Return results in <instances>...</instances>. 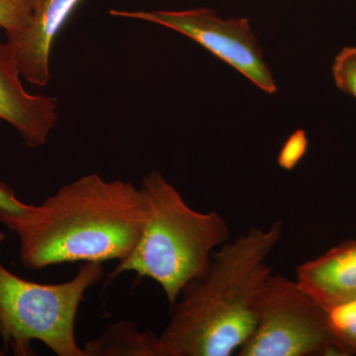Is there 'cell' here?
Masks as SVG:
<instances>
[{
  "instance_id": "obj_1",
  "label": "cell",
  "mask_w": 356,
  "mask_h": 356,
  "mask_svg": "<svg viewBox=\"0 0 356 356\" xmlns=\"http://www.w3.org/2000/svg\"><path fill=\"white\" fill-rule=\"evenodd\" d=\"M282 232L281 221L252 226L215 250L206 275L191 281L170 309L161 356L236 355L254 331L255 299L273 273L267 259Z\"/></svg>"
},
{
  "instance_id": "obj_2",
  "label": "cell",
  "mask_w": 356,
  "mask_h": 356,
  "mask_svg": "<svg viewBox=\"0 0 356 356\" xmlns=\"http://www.w3.org/2000/svg\"><path fill=\"white\" fill-rule=\"evenodd\" d=\"M147 219L140 188L96 173L65 184L11 227L26 268L69 262L122 261L139 241Z\"/></svg>"
},
{
  "instance_id": "obj_3",
  "label": "cell",
  "mask_w": 356,
  "mask_h": 356,
  "mask_svg": "<svg viewBox=\"0 0 356 356\" xmlns=\"http://www.w3.org/2000/svg\"><path fill=\"white\" fill-rule=\"evenodd\" d=\"M147 208V219L132 252L109 274L122 273L156 281L168 306L177 303L184 288L209 270L213 254L229 241L228 222L216 211L191 208L179 191L161 172H149L139 187Z\"/></svg>"
},
{
  "instance_id": "obj_4",
  "label": "cell",
  "mask_w": 356,
  "mask_h": 356,
  "mask_svg": "<svg viewBox=\"0 0 356 356\" xmlns=\"http://www.w3.org/2000/svg\"><path fill=\"white\" fill-rule=\"evenodd\" d=\"M100 262H84L72 280L41 284L18 277L0 262V336L14 355H33L39 341L58 356H88L77 343L74 323L89 287L102 280Z\"/></svg>"
},
{
  "instance_id": "obj_5",
  "label": "cell",
  "mask_w": 356,
  "mask_h": 356,
  "mask_svg": "<svg viewBox=\"0 0 356 356\" xmlns=\"http://www.w3.org/2000/svg\"><path fill=\"white\" fill-rule=\"evenodd\" d=\"M255 323L238 356H343L327 312L298 284L271 273L255 299Z\"/></svg>"
},
{
  "instance_id": "obj_6",
  "label": "cell",
  "mask_w": 356,
  "mask_h": 356,
  "mask_svg": "<svg viewBox=\"0 0 356 356\" xmlns=\"http://www.w3.org/2000/svg\"><path fill=\"white\" fill-rule=\"evenodd\" d=\"M116 17L153 23L184 35L202 46L264 92L277 91L273 72L247 18H222L214 9L186 10H122L111 9Z\"/></svg>"
},
{
  "instance_id": "obj_7",
  "label": "cell",
  "mask_w": 356,
  "mask_h": 356,
  "mask_svg": "<svg viewBox=\"0 0 356 356\" xmlns=\"http://www.w3.org/2000/svg\"><path fill=\"white\" fill-rule=\"evenodd\" d=\"M13 44L0 38V119L32 149L44 146L58 123L57 99L32 95L22 83Z\"/></svg>"
},
{
  "instance_id": "obj_8",
  "label": "cell",
  "mask_w": 356,
  "mask_h": 356,
  "mask_svg": "<svg viewBox=\"0 0 356 356\" xmlns=\"http://www.w3.org/2000/svg\"><path fill=\"white\" fill-rule=\"evenodd\" d=\"M81 0H42L33 9L31 23L24 31L7 37L16 51L23 79L36 86L50 81L51 47L58 32Z\"/></svg>"
},
{
  "instance_id": "obj_9",
  "label": "cell",
  "mask_w": 356,
  "mask_h": 356,
  "mask_svg": "<svg viewBox=\"0 0 356 356\" xmlns=\"http://www.w3.org/2000/svg\"><path fill=\"white\" fill-rule=\"evenodd\" d=\"M296 281L325 311L356 299V238L300 264Z\"/></svg>"
},
{
  "instance_id": "obj_10",
  "label": "cell",
  "mask_w": 356,
  "mask_h": 356,
  "mask_svg": "<svg viewBox=\"0 0 356 356\" xmlns=\"http://www.w3.org/2000/svg\"><path fill=\"white\" fill-rule=\"evenodd\" d=\"M88 356H161L159 336L139 331L136 321H121L83 346Z\"/></svg>"
},
{
  "instance_id": "obj_11",
  "label": "cell",
  "mask_w": 356,
  "mask_h": 356,
  "mask_svg": "<svg viewBox=\"0 0 356 356\" xmlns=\"http://www.w3.org/2000/svg\"><path fill=\"white\" fill-rule=\"evenodd\" d=\"M330 325L343 356L356 355V299L327 310Z\"/></svg>"
},
{
  "instance_id": "obj_12",
  "label": "cell",
  "mask_w": 356,
  "mask_h": 356,
  "mask_svg": "<svg viewBox=\"0 0 356 356\" xmlns=\"http://www.w3.org/2000/svg\"><path fill=\"white\" fill-rule=\"evenodd\" d=\"M32 16L33 7L28 0H0V28L6 37L24 31Z\"/></svg>"
},
{
  "instance_id": "obj_13",
  "label": "cell",
  "mask_w": 356,
  "mask_h": 356,
  "mask_svg": "<svg viewBox=\"0 0 356 356\" xmlns=\"http://www.w3.org/2000/svg\"><path fill=\"white\" fill-rule=\"evenodd\" d=\"M337 88L356 99V47H346L334 58L332 67Z\"/></svg>"
},
{
  "instance_id": "obj_14",
  "label": "cell",
  "mask_w": 356,
  "mask_h": 356,
  "mask_svg": "<svg viewBox=\"0 0 356 356\" xmlns=\"http://www.w3.org/2000/svg\"><path fill=\"white\" fill-rule=\"evenodd\" d=\"M309 139L306 131L298 129L292 133L281 147L277 163L282 170L291 172L308 152Z\"/></svg>"
},
{
  "instance_id": "obj_15",
  "label": "cell",
  "mask_w": 356,
  "mask_h": 356,
  "mask_svg": "<svg viewBox=\"0 0 356 356\" xmlns=\"http://www.w3.org/2000/svg\"><path fill=\"white\" fill-rule=\"evenodd\" d=\"M32 204L22 202L13 189L0 182V222L10 229L16 222L19 221L32 209Z\"/></svg>"
},
{
  "instance_id": "obj_16",
  "label": "cell",
  "mask_w": 356,
  "mask_h": 356,
  "mask_svg": "<svg viewBox=\"0 0 356 356\" xmlns=\"http://www.w3.org/2000/svg\"><path fill=\"white\" fill-rule=\"evenodd\" d=\"M41 1L42 0H28V2L31 4L33 9H34L37 6H39V4L41 3Z\"/></svg>"
},
{
  "instance_id": "obj_17",
  "label": "cell",
  "mask_w": 356,
  "mask_h": 356,
  "mask_svg": "<svg viewBox=\"0 0 356 356\" xmlns=\"http://www.w3.org/2000/svg\"><path fill=\"white\" fill-rule=\"evenodd\" d=\"M6 236L4 235L3 233H2L1 231H0V243L3 242L4 240H6Z\"/></svg>"
},
{
  "instance_id": "obj_18",
  "label": "cell",
  "mask_w": 356,
  "mask_h": 356,
  "mask_svg": "<svg viewBox=\"0 0 356 356\" xmlns=\"http://www.w3.org/2000/svg\"><path fill=\"white\" fill-rule=\"evenodd\" d=\"M6 355V351H4L3 350H2L1 348H0V356H4Z\"/></svg>"
}]
</instances>
